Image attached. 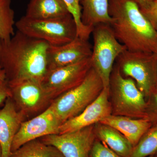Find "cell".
Masks as SVG:
<instances>
[{"label":"cell","mask_w":157,"mask_h":157,"mask_svg":"<svg viewBox=\"0 0 157 157\" xmlns=\"http://www.w3.org/2000/svg\"><path fill=\"white\" fill-rule=\"evenodd\" d=\"M109 89L112 115L145 118L146 98L135 81L124 77L116 64L109 78Z\"/></svg>","instance_id":"3"},{"label":"cell","mask_w":157,"mask_h":157,"mask_svg":"<svg viewBox=\"0 0 157 157\" xmlns=\"http://www.w3.org/2000/svg\"><path fill=\"white\" fill-rule=\"evenodd\" d=\"M39 139L45 144L55 147L64 157H90L97 138L94 125L74 132L48 135Z\"/></svg>","instance_id":"10"},{"label":"cell","mask_w":157,"mask_h":157,"mask_svg":"<svg viewBox=\"0 0 157 157\" xmlns=\"http://www.w3.org/2000/svg\"><path fill=\"white\" fill-rule=\"evenodd\" d=\"M157 153V124L152 125L133 147L130 157H148Z\"/></svg>","instance_id":"20"},{"label":"cell","mask_w":157,"mask_h":157,"mask_svg":"<svg viewBox=\"0 0 157 157\" xmlns=\"http://www.w3.org/2000/svg\"><path fill=\"white\" fill-rule=\"evenodd\" d=\"M17 30L51 46H59L77 37L76 23L71 14L57 18L33 19L22 16L15 23Z\"/></svg>","instance_id":"4"},{"label":"cell","mask_w":157,"mask_h":157,"mask_svg":"<svg viewBox=\"0 0 157 157\" xmlns=\"http://www.w3.org/2000/svg\"><path fill=\"white\" fill-rule=\"evenodd\" d=\"M109 0H81V21L86 26L94 29L100 24L110 25Z\"/></svg>","instance_id":"18"},{"label":"cell","mask_w":157,"mask_h":157,"mask_svg":"<svg viewBox=\"0 0 157 157\" xmlns=\"http://www.w3.org/2000/svg\"><path fill=\"white\" fill-rule=\"evenodd\" d=\"M11 96L10 88L7 82L0 84V105Z\"/></svg>","instance_id":"26"},{"label":"cell","mask_w":157,"mask_h":157,"mask_svg":"<svg viewBox=\"0 0 157 157\" xmlns=\"http://www.w3.org/2000/svg\"><path fill=\"white\" fill-rule=\"evenodd\" d=\"M104 88L100 76L92 68L81 84L55 99L51 106L63 124L82 112Z\"/></svg>","instance_id":"5"},{"label":"cell","mask_w":157,"mask_h":157,"mask_svg":"<svg viewBox=\"0 0 157 157\" xmlns=\"http://www.w3.org/2000/svg\"><path fill=\"white\" fill-rule=\"evenodd\" d=\"M155 53L157 57V51L156 52V53Z\"/></svg>","instance_id":"32"},{"label":"cell","mask_w":157,"mask_h":157,"mask_svg":"<svg viewBox=\"0 0 157 157\" xmlns=\"http://www.w3.org/2000/svg\"><path fill=\"white\" fill-rule=\"evenodd\" d=\"M155 88H157V81H156V85Z\"/></svg>","instance_id":"30"},{"label":"cell","mask_w":157,"mask_h":157,"mask_svg":"<svg viewBox=\"0 0 157 157\" xmlns=\"http://www.w3.org/2000/svg\"><path fill=\"white\" fill-rule=\"evenodd\" d=\"M154 157H157V153L155 155H154Z\"/></svg>","instance_id":"31"},{"label":"cell","mask_w":157,"mask_h":157,"mask_svg":"<svg viewBox=\"0 0 157 157\" xmlns=\"http://www.w3.org/2000/svg\"><path fill=\"white\" fill-rule=\"evenodd\" d=\"M25 117L17 109L11 97L7 98L0 109V144L2 157H10L11 147L14 136Z\"/></svg>","instance_id":"14"},{"label":"cell","mask_w":157,"mask_h":157,"mask_svg":"<svg viewBox=\"0 0 157 157\" xmlns=\"http://www.w3.org/2000/svg\"><path fill=\"white\" fill-rule=\"evenodd\" d=\"M147 106L145 118L152 125L157 124V88L153 91L146 99Z\"/></svg>","instance_id":"23"},{"label":"cell","mask_w":157,"mask_h":157,"mask_svg":"<svg viewBox=\"0 0 157 157\" xmlns=\"http://www.w3.org/2000/svg\"><path fill=\"white\" fill-rule=\"evenodd\" d=\"M90 157H123L113 151L105 144L96 139L90 153Z\"/></svg>","instance_id":"24"},{"label":"cell","mask_w":157,"mask_h":157,"mask_svg":"<svg viewBox=\"0 0 157 157\" xmlns=\"http://www.w3.org/2000/svg\"><path fill=\"white\" fill-rule=\"evenodd\" d=\"M10 157H64L55 147L43 143L40 139L31 140L24 144Z\"/></svg>","instance_id":"19"},{"label":"cell","mask_w":157,"mask_h":157,"mask_svg":"<svg viewBox=\"0 0 157 157\" xmlns=\"http://www.w3.org/2000/svg\"><path fill=\"white\" fill-rule=\"evenodd\" d=\"M11 0H0V44L7 42L14 36V12Z\"/></svg>","instance_id":"21"},{"label":"cell","mask_w":157,"mask_h":157,"mask_svg":"<svg viewBox=\"0 0 157 157\" xmlns=\"http://www.w3.org/2000/svg\"><path fill=\"white\" fill-rule=\"evenodd\" d=\"M92 34L94 40L91 56L92 67L100 76L104 88L109 87L115 62L126 48L119 42L109 25H98L94 27Z\"/></svg>","instance_id":"6"},{"label":"cell","mask_w":157,"mask_h":157,"mask_svg":"<svg viewBox=\"0 0 157 157\" xmlns=\"http://www.w3.org/2000/svg\"><path fill=\"white\" fill-rule=\"evenodd\" d=\"M115 129L129 140L133 147L152 126L146 118H133L122 116L111 115L100 122Z\"/></svg>","instance_id":"15"},{"label":"cell","mask_w":157,"mask_h":157,"mask_svg":"<svg viewBox=\"0 0 157 157\" xmlns=\"http://www.w3.org/2000/svg\"><path fill=\"white\" fill-rule=\"evenodd\" d=\"M62 124L50 106L39 115L23 122L12 141L11 152L31 140L48 135L59 134Z\"/></svg>","instance_id":"11"},{"label":"cell","mask_w":157,"mask_h":157,"mask_svg":"<svg viewBox=\"0 0 157 157\" xmlns=\"http://www.w3.org/2000/svg\"><path fill=\"white\" fill-rule=\"evenodd\" d=\"M6 81V76L5 71L0 65V84Z\"/></svg>","instance_id":"28"},{"label":"cell","mask_w":157,"mask_h":157,"mask_svg":"<svg viewBox=\"0 0 157 157\" xmlns=\"http://www.w3.org/2000/svg\"><path fill=\"white\" fill-rule=\"evenodd\" d=\"M96 138L123 157H130L133 147L118 131L105 124L99 122L94 125Z\"/></svg>","instance_id":"17"},{"label":"cell","mask_w":157,"mask_h":157,"mask_svg":"<svg viewBox=\"0 0 157 157\" xmlns=\"http://www.w3.org/2000/svg\"><path fill=\"white\" fill-rule=\"evenodd\" d=\"M140 11L157 32V0H154L147 8Z\"/></svg>","instance_id":"25"},{"label":"cell","mask_w":157,"mask_h":157,"mask_svg":"<svg viewBox=\"0 0 157 157\" xmlns=\"http://www.w3.org/2000/svg\"><path fill=\"white\" fill-rule=\"evenodd\" d=\"M139 7L140 10L146 9L154 0H132Z\"/></svg>","instance_id":"27"},{"label":"cell","mask_w":157,"mask_h":157,"mask_svg":"<svg viewBox=\"0 0 157 157\" xmlns=\"http://www.w3.org/2000/svg\"><path fill=\"white\" fill-rule=\"evenodd\" d=\"M110 26L126 50L156 53L157 32L132 0H109Z\"/></svg>","instance_id":"2"},{"label":"cell","mask_w":157,"mask_h":157,"mask_svg":"<svg viewBox=\"0 0 157 157\" xmlns=\"http://www.w3.org/2000/svg\"><path fill=\"white\" fill-rule=\"evenodd\" d=\"M116 64L124 77L132 78L146 98L156 85L157 57L155 53L125 50Z\"/></svg>","instance_id":"7"},{"label":"cell","mask_w":157,"mask_h":157,"mask_svg":"<svg viewBox=\"0 0 157 157\" xmlns=\"http://www.w3.org/2000/svg\"><path fill=\"white\" fill-rule=\"evenodd\" d=\"M92 46L89 40L76 37L59 46H49L47 52L48 71L76 63L91 56Z\"/></svg>","instance_id":"13"},{"label":"cell","mask_w":157,"mask_h":157,"mask_svg":"<svg viewBox=\"0 0 157 157\" xmlns=\"http://www.w3.org/2000/svg\"><path fill=\"white\" fill-rule=\"evenodd\" d=\"M111 115L109 87L104 88L98 98L82 112L62 124L59 134L73 132L94 125Z\"/></svg>","instance_id":"12"},{"label":"cell","mask_w":157,"mask_h":157,"mask_svg":"<svg viewBox=\"0 0 157 157\" xmlns=\"http://www.w3.org/2000/svg\"><path fill=\"white\" fill-rule=\"evenodd\" d=\"M49 46L17 30L10 40L1 43L0 65L8 85L28 79L42 82L48 72Z\"/></svg>","instance_id":"1"},{"label":"cell","mask_w":157,"mask_h":157,"mask_svg":"<svg viewBox=\"0 0 157 157\" xmlns=\"http://www.w3.org/2000/svg\"><path fill=\"white\" fill-rule=\"evenodd\" d=\"M69 14L63 0H30L25 16L31 19H47Z\"/></svg>","instance_id":"16"},{"label":"cell","mask_w":157,"mask_h":157,"mask_svg":"<svg viewBox=\"0 0 157 157\" xmlns=\"http://www.w3.org/2000/svg\"><path fill=\"white\" fill-rule=\"evenodd\" d=\"M154 157V156H150V157Z\"/></svg>","instance_id":"33"},{"label":"cell","mask_w":157,"mask_h":157,"mask_svg":"<svg viewBox=\"0 0 157 157\" xmlns=\"http://www.w3.org/2000/svg\"><path fill=\"white\" fill-rule=\"evenodd\" d=\"M76 23L77 37L89 40L94 29L86 26L81 21V0H63Z\"/></svg>","instance_id":"22"},{"label":"cell","mask_w":157,"mask_h":157,"mask_svg":"<svg viewBox=\"0 0 157 157\" xmlns=\"http://www.w3.org/2000/svg\"><path fill=\"white\" fill-rule=\"evenodd\" d=\"M9 86L10 97L25 119L32 118L44 112L54 100L41 82L28 79Z\"/></svg>","instance_id":"8"},{"label":"cell","mask_w":157,"mask_h":157,"mask_svg":"<svg viewBox=\"0 0 157 157\" xmlns=\"http://www.w3.org/2000/svg\"><path fill=\"white\" fill-rule=\"evenodd\" d=\"M2 149L1 144H0V157H2Z\"/></svg>","instance_id":"29"},{"label":"cell","mask_w":157,"mask_h":157,"mask_svg":"<svg viewBox=\"0 0 157 157\" xmlns=\"http://www.w3.org/2000/svg\"><path fill=\"white\" fill-rule=\"evenodd\" d=\"M92 67L91 57L48 71L42 81L54 100L81 84Z\"/></svg>","instance_id":"9"}]
</instances>
